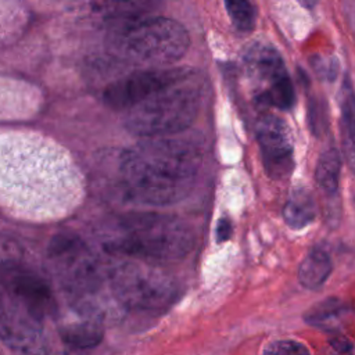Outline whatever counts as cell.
<instances>
[{
  "label": "cell",
  "instance_id": "obj_6",
  "mask_svg": "<svg viewBox=\"0 0 355 355\" xmlns=\"http://www.w3.org/2000/svg\"><path fill=\"white\" fill-rule=\"evenodd\" d=\"M254 98L266 108L291 110L295 93L280 53L270 44L254 43L244 57Z\"/></svg>",
  "mask_w": 355,
  "mask_h": 355
},
{
  "label": "cell",
  "instance_id": "obj_22",
  "mask_svg": "<svg viewBox=\"0 0 355 355\" xmlns=\"http://www.w3.org/2000/svg\"><path fill=\"white\" fill-rule=\"evenodd\" d=\"M330 345L334 348L337 352H351L352 351V344L343 336H336L330 338Z\"/></svg>",
  "mask_w": 355,
  "mask_h": 355
},
{
  "label": "cell",
  "instance_id": "obj_11",
  "mask_svg": "<svg viewBox=\"0 0 355 355\" xmlns=\"http://www.w3.org/2000/svg\"><path fill=\"white\" fill-rule=\"evenodd\" d=\"M162 0H97L94 11L107 22L123 25L153 15Z\"/></svg>",
  "mask_w": 355,
  "mask_h": 355
},
{
  "label": "cell",
  "instance_id": "obj_12",
  "mask_svg": "<svg viewBox=\"0 0 355 355\" xmlns=\"http://www.w3.org/2000/svg\"><path fill=\"white\" fill-rule=\"evenodd\" d=\"M338 104L343 154L347 165L355 175V90L348 78L341 85Z\"/></svg>",
  "mask_w": 355,
  "mask_h": 355
},
{
  "label": "cell",
  "instance_id": "obj_21",
  "mask_svg": "<svg viewBox=\"0 0 355 355\" xmlns=\"http://www.w3.org/2000/svg\"><path fill=\"white\" fill-rule=\"evenodd\" d=\"M232 232H233V227H232L230 220L226 218L220 219L216 225V241L223 243V241L229 240L232 236Z\"/></svg>",
  "mask_w": 355,
  "mask_h": 355
},
{
  "label": "cell",
  "instance_id": "obj_20",
  "mask_svg": "<svg viewBox=\"0 0 355 355\" xmlns=\"http://www.w3.org/2000/svg\"><path fill=\"white\" fill-rule=\"evenodd\" d=\"M21 259V252L17 243L8 239H0V266Z\"/></svg>",
  "mask_w": 355,
  "mask_h": 355
},
{
  "label": "cell",
  "instance_id": "obj_1",
  "mask_svg": "<svg viewBox=\"0 0 355 355\" xmlns=\"http://www.w3.org/2000/svg\"><path fill=\"white\" fill-rule=\"evenodd\" d=\"M184 132L144 137L121 154L119 183L128 200L164 207L189 194L202 164V144Z\"/></svg>",
  "mask_w": 355,
  "mask_h": 355
},
{
  "label": "cell",
  "instance_id": "obj_5",
  "mask_svg": "<svg viewBox=\"0 0 355 355\" xmlns=\"http://www.w3.org/2000/svg\"><path fill=\"white\" fill-rule=\"evenodd\" d=\"M108 286L125 311L161 312L178 298L176 282L146 261L119 262L108 268Z\"/></svg>",
  "mask_w": 355,
  "mask_h": 355
},
{
  "label": "cell",
  "instance_id": "obj_19",
  "mask_svg": "<svg viewBox=\"0 0 355 355\" xmlns=\"http://www.w3.org/2000/svg\"><path fill=\"white\" fill-rule=\"evenodd\" d=\"M263 352L270 355H302L309 354V348L295 340H277L268 344Z\"/></svg>",
  "mask_w": 355,
  "mask_h": 355
},
{
  "label": "cell",
  "instance_id": "obj_15",
  "mask_svg": "<svg viewBox=\"0 0 355 355\" xmlns=\"http://www.w3.org/2000/svg\"><path fill=\"white\" fill-rule=\"evenodd\" d=\"M351 312L352 308L348 306L343 300L330 297L309 308L304 315V319L308 324L319 329L333 330L341 326L347 315Z\"/></svg>",
  "mask_w": 355,
  "mask_h": 355
},
{
  "label": "cell",
  "instance_id": "obj_14",
  "mask_svg": "<svg viewBox=\"0 0 355 355\" xmlns=\"http://www.w3.org/2000/svg\"><path fill=\"white\" fill-rule=\"evenodd\" d=\"M333 270L329 254L322 248H312L298 265V280L309 290H316L324 284Z\"/></svg>",
  "mask_w": 355,
  "mask_h": 355
},
{
  "label": "cell",
  "instance_id": "obj_2",
  "mask_svg": "<svg viewBox=\"0 0 355 355\" xmlns=\"http://www.w3.org/2000/svg\"><path fill=\"white\" fill-rule=\"evenodd\" d=\"M194 245L191 227L180 218L158 212H133L116 219L103 241L110 254L151 263L184 258Z\"/></svg>",
  "mask_w": 355,
  "mask_h": 355
},
{
  "label": "cell",
  "instance_id": "obj_3",
  "mask_svg": "<svg viewBox=\"0 0 355 355\" xmlns=\"http://www.w3.org/2000/svg\"><path fill=\"white\" fill-rule=\"evenodd\" d=\"M202 96V78L190 69L179 80L165 86L125 111L123 125L136 136L154 137L187 130L197 118Z\"/></svg>",
  "mask_w": 355,
  "mask_h": 355
},
{
  "label": "cell",
  "instance_id": "obj_16",
  "mask_svg": "<svg viewBox=\"0 0 355 355\" xmlns=\"http://www.w3.org/2000/svg\"><path fill=\"white\" fill-rule=\"evenodd\" d=\"M316 216V207L312 196L304 189H295L283 207V218L287 226L294 230L312 223Z\"/></svg>",
  "mask_w": 355,
  "mask_h": 355
},
{
  "label": "cell",
  "instance_id": "obj_13",
  "mask_svg": "<svg viewBox=\"0 0 355 355\" xmlns=\"http://www.w3.org/2000/svg\"><path fill=\"white\" fill-rule=\"evenodd\" d=\"M78 315L79 319L73 322H67L60 329V336L62 341L76 349H87L98 345L104 336L103 322L80 313Z\"/></svg>",
  "mask_w": 355,
  "mask_h": 355
},
{
  "label": "cell",
  "instance_id": "obj_17",
  "mask_svg": "<svg viewBox=\"0 0 355 355\" xmlns=\"http://www.w3.org/2000/svg\"><path fill=\"white\" fill-rule=\"evenodd\" d=\"M341 172V155L336 148H327L323 151L316 162L315 182L322 191L333 196L338 190Z\"/></svg>",
  "mask_w": 355,
  "mask_h": 355
},
{
  "label": "cell",
  "instance_id": "obj_7",
  "mask_svg": "<svg viewBox=\"0 0 355 355\" xmlns=\"http://www.w3.org/2000/svg\"><path fill=\"white\" fill-rule=\"evenodd\" d=\"M0 280L6 293L40 322L57 313L50 284L21 259L0 266Z\"/></svg>",
  "mask_w": 355,
  "mask_h": 355
},
{
  "label": "cell",
  "instance_id": "obj_4",
  "mask_svg": "<svg viewBox=\"0 0 355 355\" xmlns=\"http://www.w3.org/2000/svg\"><path fill=\"white\" fill-rule=\"evenodd\" d=\"M110 46L122 58L150 65H168L180 60L190 46L186 28L166 17L150 15L118 25Z\"/></svg>",
  "mask_w": 355,
  "mask_h": 355
},
{
  "label": "cell",
  "instance_id": "obj_8",
  "mask_svg": "<svg viewBox=\"0 0 355 355\" xmlns=\"http://www.w3.org/2000/svg\"><path fill=\"white\" fill-rule=\"evenodd\" d=\"M255 139L265 173L273 180L287 179L294 169L293 136L287 122L273 112L262 114L255 123Z\"/></svg>",
  "mask_w": 355,
  "mask_h": 355
},
{
  "label": "cell",
  "instance_id": "obj_9",
  "mask_svg": "<svg viewBox=\"0 0 355 355\" xmlns=\"http://www.w3.org/2000/svg\"><path fill=\"white\" fill-rule=\"evenodd\" d=\"M190 68H153L133 72L108 85L104 103L116 111H128L165 86L183 78Z\"/></svg>",
  "mask_w": 355,
  "mask_h": 355
},
{
  "label": "cell",
  "instance_id": "obj_10",
  "mask_svg": "<svg viewBox=\"0 0 355 355\" xmlns=\"http://www.w3.org/2000/svg\"><path fill=\"white\" fill-rule=\"evenodd\" d=\"M40 322L6 293L0 305V337L14 349L28 351L39 343Z\"/></svg>",
  "mask_w": 355,
  "mask_h": 355
},
{
  "label": "cell",
  "instance_id": "obj_18",
  "mask_svg": "<svg viewBox=\"0 0 355 355\" xmlns=\"http://www.w3.org/2000/svg\"><path fill=\"white\" fill-rule=\"evenodd\" d=\"M232 24L240 32H251L255 26L257 14L251 0H223Z\"/></svg>",
  "mask_w": 355,
  "mask_h": 355
}]
</instances>
